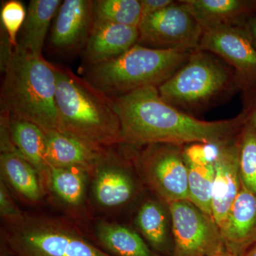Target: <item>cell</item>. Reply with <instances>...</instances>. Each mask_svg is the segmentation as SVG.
I'll list each match as a JSON object with an SVG mask.
<instances>
[{
    "label": "cell",
    "instance_id": "2e32d148",
    "mask_svg": "<svg viewBox=\"0 0 256 256\" xmlns=\"http://www.w3.org/2000/svg\"><path fill=\"white\" fill-rule=\"evenodd\" d=\"M138 40V28L94 20L84 58L90 66L108 62L130 50Z\"/></svg>",
    "mask_w": 256,
    "mask_h": 256
},
{
    "label": "cell",
    "instance_id": "7a4b0ae2",
    "mask_svg": "<svg viewBox=\"0 0 256 256\" xmlns=\"http://www.w3.org/2000/svg\"><path fill=\"white\" fill-rule=\"evenodd\" d=\"M58 131L97 152L122 144L112 98L70 69L55 65Z\"/></svg>",
    "mask_w": 256,
    "mask_h": 256
},
{
    "label": "cell",
    "instance_id": "ba28073f",
    "mask_svg": "<svg viewBox=\"0 0 256 256\" xmlns=\"http://www.w3.org/2000/svg\"><path fill=\"white\" fill-rule=\"evenodd\" d=\"M184 148L164 143L132 148L133 160L141 182L156 198L168 204L190 201L188 168Z\"/></svg>",
    "mask_w": 256,
    "mask_h": 256
},
{
    "label": "cell",
    "instance_id": "8992f818",
    "mask_svg": "<svg viewBox=\"0 0 256 256\" xmlns=\"http://www.w3.org/2000/svg\"><path fill=\"white\" fill-rule=\"evenodd\" d=\"M192 50H156L134 45L117 58L90 66L84 78L110 98L158 88L181 68Z\"/></svg>",
    "mask_w": 256,
    "mask_h": 256
},
{
    "label": "cell",
    "instance_id": "9c48e42d",
    "mask_svg": "<svg viewBox=\"0 0 256 256\" xmlns=\"http://www.w3.org/2000/svg\"><path fill=\"white\" fill-rule=\"evenodd\" d=\"M168 207L173 237L172 256H214L226 250L213 216L188 200L171 202Z\"/></svg>",
    "mask_w": 256,
    "mask_h": 256
},
{
    "label": "cell",
    "instance_id": "7c38bea8",
    "mask_svg": "<svg viewBox=\"0 0 256 256\" xmlns=\"http://www.w3.org/2000/svg\"><path fill=\"white\" fill-rule=\"evenodd\" d=\"M46 193L72 220H90V172L82 168L50 166L44 178Z\"/></svg>",
    "mask_w": 256,
    "mask_h": 256
},
{
    "label": "cell",
    "instance_id": "cb8c5ba5",
    "mask_svg": "<svg viewBox=\"0 0 256 256\" xmlns=\"http://www.w3.org/2000/svg\"><path fill=\"white\" fill-rule=\"evenodd\" d=\"M95 21L138 28L142 20L140 0L94 1Z\"/></svg>",
    "mask_w": 256,
    "mask_h": 256
},
{
    "label": "cell",
    "instance_id": "4316f807",
    "mask_svg": "<svg viewBox=\"0 0 256 256\" xmlns=\"http://www.w3.org/2000/svg\"><path fill=\"white\" fill-rule=\"evenodd\" d=\"M28 9L22 2L9 0L4 2L1 9V28L9 37L10 42L14 48L18 45V34L26 18Z\"/></svg>",
    "mask_w": 256,
    "mask_h": 256
},
{
    "label": "cell",
    "instance_id": "836d02e7",
    "mask_svg": "<svg viewBox=\"0 0 256 256\" xmlns=\"http://www.w3.org/2000/svg\"><path fill=\"white\" fill-rule=\"evenodd\" d=\"M214 256H236L233 254H230V252H227V250H224V252H220V254H217Z\"/></svg>",
    "mask_w": 256,
    "mask_h": 256
},
{
    "label": "cell",
    "instance_id": "83f0119b",
    "mask_svg": "<svg viewBox=\"0 0 256 256\" xmlns=\"http://www.w3.org/2000/svg\"><path fill=\"white\" fill-rule=\"evenodd\" d=\"M222 146L224 144L214 143H194L188 144L184 148V159L188 162L193 164H214Z\"/></svg>",
    "mask_w": 256,
    "mask_h": 256
},
{
    "label": "cell",
    "instance_id": "ffe728a7",
    "mask_svg": "<svg viewBox=\"0 0 256 256\" xmlns=\"http://www.w3.org/2000/svg\"><path fill=\"white\" fill-rule=\"evenodd\" d=\"M94 244L111 256H161L154 252L136 229L98 220L92 226Z\"/></svg>",
    "mask_w": 256,
    "mask_h": 256
},
{
    "label": "cell",
    "instance_id": "8fae6325",
    "mask_svg": "<svg viewBox=\"0 0 256 256\" xmlns=\"http://www.w3.org/2000/svg\"><path fill=\"white\" fill-rule=\"evenodd\" d=\"M198 48L218 56L234 69L240 92L256 87V48L242 28L204 30Z\"/></svg>",
    "mask_w": 256,
    "mask_h": 256
},
{
    "label": "cell",
    "instance_id": "f1b7e54d",
    "mask_svg": "<svg viewBox=\"0 0 256 256\" xmlns=\"http://www.w3.org/2000/svg\"><path fill=\"white\" fill-rule=\"evenodd\" d=\"M25 212L15 203L11 192L4 182L0 181V216L2 222H14L21 218Z\"/></svg>",
    "mask_w": 256,
    "mask_h": 256
},
{
    "label": "cell",
    "instance_id": "603a6c76",
    "mask_svg": "<svg viewBox=\"0 0 256 256\" xmlns=\"http://www.w3.org/2000/svg\"><path fill=\"white\" fill-rule=\"evenodd\" d=\"M9 128L12 141L16 151L36 168L44 182L45 175L48 170L46 158V132L36 124L10 114Z\"/></svg>",
    "mask_w": 256,
    "mask_h": 256
},
{
    "label": "cell",
    "instance_id": "f546056e",
    "mask_svg": "<svg viewBox=\"0 0 256 256\" xmlns=\"http://www.w3.org/2000/svg\"><path fill=\"white\" fill-rule=\"evenodd\" d=\"M242 94V112L245 118L246 122L256 128V87Z\"/></svg>",
    "mask_w": 256,
    "mask_h": 256
},
{
    "label": "cell",
    "instance_id": "d6a6232c",
    "mask_svg": "<svg viewBox=\"0 0 256 256\" xmlns=\"http://www.w3.org/2000/svg\"><path fill=\"white\" fill-rule=\"evenodd\" d=\"M242 256H256V244L252 248H250Z\"/></svg>",
    "mask_w": 256,
    "mask_h": 256
},
{
    "label": "cell",
    "instance_id": "5b68a950",
    "mask_svg": "<svg viewBox=\"0 0 256 256\" xmlns=\"http://www.w3.org/2000/svg\"><path fill=\"white\" fill-rule=\"evenodd\" d=\"M3 254L10 256H111L66 217L24 213L3 222Z\"/></svg>",
    "mask_w": 256,
    "mask_h": 256
},
{
    "label": "cell",
    "instance_id": "e0dca14e",
    "mask_svg": "<svg viewBox=\"0 0 256 256\" xmlns=\"http://www.w3.org/2000/svg\"><path fill=\"white\" fill-rule=\"evenodd\" d=\"M202 30L242 28L256 12V0H182Z\"/></svg>",
    "mask_w": 256,
    "mask_h": 256
},
{
    "label": "cell",
    "instance_id": "5bb4252c",
    "mask_svg": "<svg viewBox=\"0 0 256 256\" xmlns=\"http://www.w3.org/2000/svg\"><path fill=\"white\" fill-rule=\"evenodd\" d=\"M214 166L212 216L220 230L242 188L238 137L222 146Z\"/></svg>",
    "mask_w": 256,
    "mask_h": 256
},
{
    "label": "cell",
    "instance_id": "d6986e66",
    "mask_svg": "<svg viewBox=\"0 0 256 256\" xmlns=\"http://www.w3.org/2000/svg\"><path fill=\"white\" fill-rule=\"evenodd\" d=\"M1 180L23 201L40 203L46 192L44 182L36 168L18 152L0 156Z\"/></svg>",
    "mask_w": 256,
    "mask_h": 256
},
{
    "label": "cell",
    "instance_id": "4dcf8cb0",
    "mask_svg": "<svg viewBox=\"0 0 256 256\" xmlns=\"http://www.w3.org/2000/svg\"><path fill=\"white\" fill-rule=\"evenodd\" d=\"M174 2L173 0H140L142 18L154 14Z\"/></svg>",
    "mask_w": 256,
    "mask_h": 256
},
{
    "label": "cell",
    "instance_id": "6da1fadb",
    "mask_svg": "<svg viewBox=\"0 0 256 256\" xmlns=\"http://www.w3.org/2000/svg\"><path fill=\"white\" fill-rule=\"evenodd\" d=\"M111 98L120 121L121 144L134 148L158 143L226 144L236 139L246 122L242 112L227 120L198 119L165 102L156 87L142 88Z\"/></svg>",
    "mask_w": 256,
    "mask_h": 256
},
{
    "label": "cell",
    "instance_id": "3957f363",
    "mask_svg": "<svg viewBox=\"0 0 256 256\" xmlns=\"http://www.w3.org/2000/svg\"><path fill=\"white\" fill-rule=\"evenodd\" d=\"M2 111L36 124L45 132L58 130L55 64L14 48L5 69Z\"/></svg>",
    "mask_w": 256,
    "mask_h": 256
},
{
    "label": "cell",
    "instance_id": "d4e9b609",
    "mask_svg": "<svg viewBox=\"0 0 256 256\" xmlns=\"http://www.w3.org/2000/svg\"><path fill=\"white\" fill-rule=\"evenodd\" d=\"M186 163L188 168L190 201L202 212L213 216L212 197L214 180V164L201 165L188 162Z\"/></svg>",
    "mask_w": 256,
    "mask_h": 256
},
{
    "label": "cell",
    "instance_id": "52a82bcc",
    "mask_svg": "<svg viewBox=\"0 0 256 256\" xmlns=\"http://www.w3.org/2000/svg\"><path fill=\"white\" fill-rule=\"evenodd\" d=\"M116 146L100 152L90 172L89 200L92 212L111 215L129 204L138 194L132 148L122 153Z\"/></svg>",
    "mask_w": 256,
    "mask_h": 256
},
{
    "label": "cell",
    "instance_id": "484cf974",
    "mask_svg": "<svg viewBox=\"0 0 256 256\" xmlns=\"http://www.w3.org/2000/svg\"><path fill=\"white\" fill-rule=\"evenodd\" d=\"M238 143L242 186L256 194V128L246 122L239 132Z\"/></svg>",
    "mask_w": 256,
    "mask_h": 256
},
{
    "label": "cell",
    "instance_id": "7402d4cb",
    "mask_svg": "<svg viewBox=\"0 0 256 256\" xmlns=\"http://www.w3.org/2000/svg\"><path fill=\"white\" fill-rule=\"evenodd\" d=\"M47 164L54 168H82L90 172L100 152H97L58 130L46 132Z\"/></svg>",
    "mask_w": 256,
    "mask_h": 256
},
{
    "label": "cell",
    "instance_id": "9a60e30c",
    "mask_svg": "<svg viewBox=\"0 0 256 256\" xmlns=\"http://www.w3.org/2000/svg\"><path fill=\"white\" fill-rule=\"evenodd\" d=\"M226 250L242 256L256 244V194L242 186L220 229Z\"/></svg>",
    "mask_w": 256,
    "mask_h": 256
},
{
    "label": "cell",
    "instance_id": "30bf717a",
    "mask_svg": "<svg viewBox=\"0 0 256 256\" xmlns=\"http://www.w3.org/2000/svg\"><path fill=\"white\" fill-rule=\"evenodd\" d=\"M138 44L156 50H190L200 46L203 30L182 0L141 20Z\"/></svg>",
    "mask_w": 256,
    "mask_h": 256
},
{
    "label": "cell",
    "instance_id": "1f68e13d",
    "mask_svg": "<svg viewBox=\"0 0 256 256\" xmlns=\"http://www.w3.org/2000/svg\"><path fill=\"white\" fill-rule=\"evenodd\" d=\"M242 28L256 48V12L247 20Z\"/></svg>",
    "mask_w": 256,
    "mask_h": 256
},
{
    "label": "cell",
    "instance_id": "ac0fdd59",
    "mask_svg": "<svg viewBox=\"0 0 256 256\" xmlns=\"http://www.w3.org/2000/svg\"><path fill=\"white\" fill-rule=\"evenodd\" d=\"M136 230L160 256H172L173 237L168 204L159 198H148L138 208L134 217Z\"/></svg>",
    "mask_w": 256,
    "mask_h": 256
},
{
    "label": "cell",
    "instance_id": "4fadbf2b",
    "mask_svg": "<svg viewBox=\"0 0 256 256\" xmlns=\"http://www.w3.org/2000/svg\"><path fill=\"white\" fill-rule=\"evenodd\" d=\"M94 22V1L65 0L52 25V45L56 50L69 54L84 50Z\"/></svg>",
    "mask_w": 256,
    "mask_h": 256
},
{
    "label": "cell",
    "instance_id": "44dd1931",
    "mask_svg": "<svg viewBox=\"0 0 256 256\" xmlns=\"http://www.w3.org/2000/svg\"><path fill=\"white\" fill-rule=\"evenodd\" d=\"M62 3L60 0L30 1L16 48L30 54L41 56L50 22Z\"/></svg>",
    "mask_w": 256,
    "mask_h": 256
},
{
    "label": "cell",
    "instance_id": "277c9868",
    "mask_svg": "<svg viewBox=\"0 0 256 256\" xmlns=\"http://www.w3.org/2000/svg\"><path fill=\"white\" fill-rule=\"evenodd\" d=\"M158 89L165 102L193 116L240 92L234 69L218 56L198 48L192 50L182 66Z\"/></svg>",
    "mask_w": 256,
    "mask_h": 256
}]
</instances>
